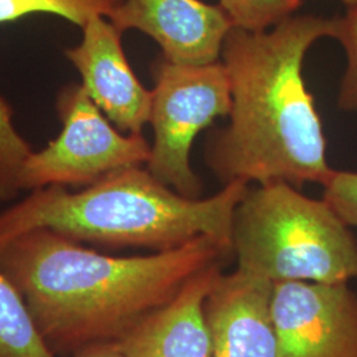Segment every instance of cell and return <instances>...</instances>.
Here are the masks:
<instances>
[{
  "instance_id": "6da1fadb",
  "label": "cell",
  "mask_w": 357,
  "mask_h": 357,
  "mask_svg": "<svg viewBox=\"0 0 357 357\" xmlns=\"http://www.w3.org/2000/svg\"><path fill=\"white\" fill-rule=\"evenodd\" d=\"M230 257L231 243L208 236L174 250L115 257L36 229L0 249V268L52 354L72 357L88 345L116 343L196 274Z\"/></svg>"
},
{
  "instance_id": "7a4b0ae2",
  "label": "cell",
  "mask_w": 357,
  "mask_h": 357,
  "mask_svg": "<svg viewBox=\"0 0 357 357\" xmlns=\"http://www.w3.org/2000/svg\"><path fill=\"white\" fill-rule=\"evenodd\" d=\"M336 29L337 17L318 15H293L266 31L230 29L220 57L229 77V125L212 131L205 149L206 166L222 185L282 181L301 188L331 175L303 63Z\"/></svg>"
},
{
  "instance_id": "3957f363",
  "label": "cell",
  "mask_w": 357,
  "mask_h": 357,
  "mask_svg": "<svg viewBox=\"0 0 357 357\" xmlns=\"http://www.w3.org/2000/svg\"><path fill=\"white\" fill-rule=\"evenodd\" d=\"M249 184L234 181L191 199L142 166L128 167L77 191L51 185L0 213V249L26 231L48 229L84 245L174 250L208 236L230 243L234 209Z\"/></svg>"
},
{
  "instance_id": "277c9868",
  "label": "cell",
  "mask_w": 357,
  "mask_h": 357,
  "mask_svg": "<svg viewBox=\"0 0 357 357\" xmlns=\"http://www.w3.org/2000/svg\"><path fill=\"white\" fill-rule=\"evenodd\" d=\"M237 270L274 283L357 280V240L324 199L287 183L248 187L234 209Z\"/></svg>"
},
{
  "instance_id": "5b68a950",
  "label": "cell",
  "mask_w": 357,
  "mask_h": 357,
  "mask_svg": "<svg viewBox=\"0 0 357 357\" xmlns=\"http://www.w3.org/2000/svg\"><path fill=\"white\" fill-rule=\"evenodd\" d=\"M153 102L149 123L153 143L146 168L172 190L202 197L203 183L192 169L196 137L231 107L229 77L221 61L178 65L159 56L151 66Z\"/></svg>"
},
{
  "instance_id": "8992f818",
  "label": "cell",
  "mask_w": 357,
  "mask_h": 357,
  "mask_svg": "<svg viewBox=\"0 0 357 357\" xmlns=\"http://www.w3.org/2000/svg\"><path fill=\"white\" fill-rule=\"evenodd\" d=\"M57 112L63 130L45 149L24 159L15 178L16 195L51 185L84 188L115 171L149 162L151 146L143 135L119 131L81 85L61 89Z\"/></svg>"
},
{
  "instance_id": "52a82bcc",
  "label": "cell",
  "mask_w": 357,
  "mask_h": 357,
  "mask_svg": "<svg viewBox=\"0 0 357 357\" xmlns=\"http://www.w3.org/2000/svg\"><path fill=\"white\" fill-rule=\"evenodd\" d=\"M270 307L282 357H357V293L348 283H274Z\"/></svg>"
},
{
  "instance_id": "ba28073f",
  "label": "cell",
  "mask_w": 357,
  "mask_h": 357,
  "mask_svg": "<svg viewBox=\"0 0 357 357\" xmlns=\"http://www.w3.org/2000/svg\"><path fill=\"white\" fill-rule=\"evenodd\" d=\"M122 33L103 16L82 26L81 43L65 51L79 73L81 86L115 128L125 134H142L150 121L153 91L141 84L128 64Z\"/></svg>"
},
{
  "instance_id": "9c48e42d",
  "label": "cell",
  "mask_w": 357,
  "mask_h": 357,
  "mask_svg": "<svg viewBox=\"0 0 357 357\" xmlns=\"http://www.w3.org/2000/svg\"><path fill=\"white\" fill-rule=\"evenodd\" d=\"M109 20L121 32L137 29L160 47V56L178 65L220 61L233 28L220 4L203 0H123Z\"/></svg>"
},
{
  "instance_id": "30bf717a",
  "label": "cell",
  "mask_w": 357,
  "mask_h": 357,
  "mask_svg": "<svg viewBox=\"0 0 357 357\" xmlns=\"http://www.w3.org/2000/svg\"><path fill=\"white\" fill-rule=\"evenodd\" d=\"M271 290V282L237 268L217 277L204 303L211 357H282Z\"/></svg>"
},
{
  "instance_id": "8fae6325",
  "label": "cell",
  "mask_w": 357,
  "mask_h": 357,
  "mask_svg": "<svg viewBox=\"0 0 357 357\" xmlns=\"http://www.w3.org/2000/svg\"><path fill=\"white\" fill-rule=\"evenodd\" d=\"M224 265L196 274L167 305L134 326L116 344L128 357H211L204 303Z\"/></svg>"
},
{
  "instance_id": "7c38bea8",
  "label": "cell",
  "mask_w": 357,
  "mask_h": 357,
  "mask_svg": "<svg viewBox=\"0 0 357 357\" xmlns=\"http://www.w3.org/2000/svg\"><path fill=\"white\" fill-rule=\"evenodd\" d=\"M0 357H56L43 340L22 294L1 268Z\"/></svg>"
},
{
  "instance_id": "4fadbf2b",
  "label": "cell",
  "mask_w": 357,
  "mask_h": 357,
  "mask_svg": "<svg viewBox=\"0 0 357 357\" xmlns=\"http://www.w3.org/2000/svg\"><path fill=\"white\" fill-rule=\"evenodd\" d=\"M123 0H0V23L13 22L32 13H52L76 26L91 17H110Z\"/></svg>"
},
{
  "instance_id": "5bb4252c",
  "label": "cell",
  "mask_w": 357,
  "mask_h": 357,
  "mask_svg": "<svg viewBox=\"0 0 357 357\" xmlns=\"http://www.w3.org/2000/svg\"><path fill=\"white\" fill-rule=\"evenodd\" d=\"M233 26L246 31H266L296 13L303 0H218Z\"/></svg>"
},
{
  "instance_id": "9a60e30c",
  "label": "cell",
  "mask_w": 357,
  "mask_h": 357,
  "mask_svg": "<svg viewBox=\"0 0 357 357\" xmlns=\"http://www.w3.org/2000/svg\"><path fill=\"white\" fill-rule=\"evenodd\" d=\"M335 38L343 45L347 56V68L342 77L337 106L348 113H357V8L347 10L337 17Z\"/></svg>"
},
{
  "instance_id": "2e32d148",
  "label": "cell",
  "mask_w": 357,
  "mask_h": 357,
  "mask_svg": "<svg viewBox=\"0 0 357 357\" xmlns=\"http://www.w3.org/2000/svg\"><path fill=\"white\" fill-rule=\"evenodd\" d=\"M323 185V199L349 228H357V172L333 169Z\"/></svg>"
},
{
  "instance_id": "e0dca14e",
  "label": "cell",
  "mask_w": 357,
  "mask_h": 357,
  "mask_svg": "<svg viewBox=\"0 0 357 357\" xmlns=\"http://www.w3.org/2000/svg\"><path fill=\"white\" fill-rule=\"evenodd\" d=\"M72 357H128L116 343H98L88 345Z\"/></svg>"
},
{
  "instance_id": "ac0fdd59",
  "label": "cell",
  "mask_w": 357,
  "mask_h": 357,
  "mask_svg": "<svg viewBox=\"0 0 357 357\" xmlns=\"http://www.w3.org/2000/svg\"><path fill=\"white\" fill-rule=\"evenodd\" d=\"M347 10H352V8H357V0H340Z\"/></svg>"
}]
</instances>
